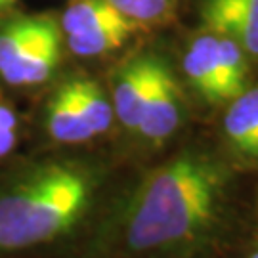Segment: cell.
I'll return each mask as SVG.
<instances>
[{
  "mask_svg": "<svg viewBox=\"0 0 258 258\" xmlns=\"http://www.w3.org/2000/svg\"><path fill=\"white\" fill-rule=\"evenodd\" d=\"M237 176L209 148H184L149 170L117 218L124 258H197L228 231Z\"/></svg>",
  "mask_w": 258,
  "mask_h": 258,
  "instance_id": "1",
  "label": "cell"
},
{
  "mask_svg": "<svg viewBox=\"0 0 258 258\" xmlns=\"http://www.w3.org/2000/svg\"><path fill=\"white\" fill-rule=\"evenodd\" d=\"M98 176L77 161L44 163L0 191V250H23L55 239L84 216Z\"/></svg>",
  "mask_w": 258,
  "mask_h": 258,
  "instance_id": "2",
  "label": "cell"
},
{
  "mask_svg": "<svg viewBox=\"0 0 258 258\" xmlns=\"http://www.w3.org/2000/svg\"><path fill=\"white\" fill-rule=\"evenodd\" d=\"M61 52L63 31L50 14L18 16L0 27V77L12 86L46 83Z\"/></svg>",
  "mask_w": 258,
  "mask_h": 258,
  "instance_id": "3",
  "label": "cell"
},
{
  "mask_svg": "<svg viewBox=\"0 0 258 258\" xmlns=\"http://www.w3.org/2000/svg\"><path fill=\"white\" fill-rule=\"evenodd\" d=\"M185 115L184 98L172 67L159 57L153 84L140 115L138 132L148 144L161 146L176 134Z\"/></svg>",
  "mask_w": 258,
  "mask_h": 258,
  "instance_id": "4",
  "label": "cell"
},
{
  "mask_svg": "<svg viewBox=\"0 0 258 258\" xmlns=\"http://www.w3.org/2000/svg\"><path fill=\"white\" fill-rule=\"evenodd\" d=\"M161 55L153 52H142L120 63L111 79V103L115 119L124 128L134 130L138 126L140 115L148 94L153 84L157 61Z\"/></svg>",
  "mask_w": 258,
  "mask_h": 258,
  "instance_id": "5",
  "label": "cell"
},
{
  "mask_svg": "<svg viewBox=\"0 0 258 258\" xmlns=\"http://www.w3.org/2000/svg\"><path fill=\"white\" fill-rule=\"evenodd\" d=\"M201 21L209 33L231 38L258 57V0H203Z\"/></svg>",
  "mask_w": 258,
  "mask_h": 258,
  "instance_id": "6",
  "label": "cell"
},
{
  "mask_svg": "<svg viewBox=\"0 0 258 258\" xmlns=\"http://www.w3.org/2000/svg\"><path fill=\"white\" fill-rule=\"evenodd\" d=\"M184 73L189 86L207 103H224L220 71H218V37L203 33L189 42L184 55Z\"/></svg>",
  "mask_w": 258,
  "mask_h": 258,
  "instance_id": "7",
  "label": "cell"
},
{
  "mask_svg": "<svg viewBox=\"0 0 258 258\" xmlns=\"http://www.w3.org/2000/svg\"><path fill=\"white\" fill-rule=\"evenodd\" d=\"M224 136L239 155L258 159V86L230 102L224 115Z\"/></svg>",
  "mask_w": 258,
  "mask_h": 258,
  "instance_id": "8",
  "label": "cell"
},
{
  "mask_svg": "<svg viewBox=\"0 0 258 258\" xmlns=\"http://www.w3.org/2000/svg\"><path fill=\"white\" fill-rule=\"evenodd\" d=\"M44 120L50 138L59 144H83L96 136L86 124L67 81L50 96Z\"/></svg>",
  "mask_w": 258,
  "mask_h": 258,
  "instance_id": "9",
  "label": "cell"
},
{
  "mask_svg": "<svg viewBox=\"0 0 258 258\" xmlns=\"http://www.w3.org/2000/svg\"><path fill=\"white\" fill-rule=\"evenodd\" d=\"M134 27H136V23L130 19H122V21L107 23V25H98V27L86 29L81 33L65 35V44L75 55L96 57V55L109 54L122 46L134 33Z\"/></svg>",
  "mask_w": 258,
  "mask_h": 258,
  "instance_id": "10",
  "label": "cell"
},
{
  "mask_svg": "<svg viewBox=\"0 0 258 258\" xmlns=\"http://www.w3.org/2000/svg\"><path fill=\"white\" fill-rule=\"evenodd\" d=\"M67 83L90 130L96 136L107 132L115 120V111L111 98L103 92L102 86L86 77H73Z\"/></svg>",
  "mask_w": 258,
  "mask_h": 258,
  "instance_id": "11",
  "label": "cell"
},
{
  "mask_svg": "<svg viewBox=\"0 0 258 258\" xmlns=\"http://www.w3.org/2000/svg\"><path fill=\"white\" fill-rule=\"evenodd\" d=\"M218 37V71L224 100L231 102L241 92L247 90L249 84V55L231 38Z\"/></svg>",
  "mask_w": 258,
  "mask_h": 258,
  "instance_id": "12",
  "label": "cell"
},
{
  "mask_svg": "<svg viewBox=\"0 0 258 258\" xmlns=\"http://www.w3.org/2000/svg\"><path fill=\"white\" fill-rule=\"evenodd\" d=\"M122 19L128 18L122 16L109 0H75L65 8L59 25L65 37V35L81 33L98 25L117 23Z\"/></svg>",
  "mask_w": 258,
  "mask_h": 258,
  "instance_id": "13",
  "label": "cell"
},
{
  "mask_svg": "<svg viewBox=\"0 0 258 258\" xmlns=\"http://www.w3.org/2000/svg\"><path fill=\"white\" fill-rule=\"evenodd\" d=\"M122 16L134 23H157L174 10V0H109Z\"/></svg>",
  "mask_w": 258,
  "mask_h": 258,
  "instance_id": "14",
  "label": "cell"
},
{
  "mask_svg": "<svg viewBox=\"0 0 258 258\" xmlns=\"http://www.w3.org/2000/svg\"><path fill=\"white\" fill-rule=\"evenodd\" d=\"M18 144V115L0 102V157L8 155Z\"/></svg>",
  "mask_w": 258,
  "mask_h": 258,
  "instance_id": "15",
  "label": "cell"
},
{
  "mask_svg": "<svg viewBox=\"0 0 258 258\" xmlns=\"http://www.w3.org/2000/svg\"><path fill=\"white\" fill-rule=\"evenodd\" d=\"M16 2H18V0H0V16H2V14L6 12V10L12 8V6L16 4Z\"/></svg>",
  "mask_w": 258,
  "mask_h": 258,
  "instance_id": "16",
  "label": "cell"
},
{
  "mask_svg": "<svg viewBox=\"0 0 258 258\" xmlns=\"http://www.w3.org/2000/svg\"><path fill=\"white\" fill-rule=\"evenodd\" d=\"M249 258H258V250H254V252H252V254H250Z\"/></svg>",
  "mask_w": 258,
  "mask_h": 258,
  "instance_id": "17",
  "label": "cell"
}]
</instances>
